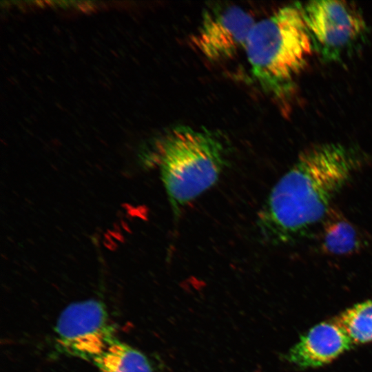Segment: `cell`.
<instances>
[{"instance_id": "1", "label": "cell", "mask_w": 372, "mask_h": 372, "mask_svg": "<svg viewBox=\"0 0 372 372\" xmlns=\"http://www.w3.org/2000/svg\"><path fill=\"white\" fill-rule=\"evenodd\" d=\"M363 155L339 143L314 145L299 154L260 208L256 227L269 245H286L322 222L335 196L363 165Z\"/></svg>"}, {"instance_id": "2", "label": "cell", "mask_w": 372, "mask_h": 372, "mask_svg": "<svg viewBox=\"0 0 372 372\" xmlns=\"http://www.w3.org/2000/svg\"><path fill=\"white\" fill-rule=\"evenodd\" d=\"M152 159L174 216L213 187L227 165L229 146L218 132L204 127L177 125L155 143Z\"/></svg>"}, {"instance_id": "3", "label": "cell", "mask_w": 372, "mask_h": 372, "mask_svg": "<svg viewBox=\"0 0 372 372\" xmlns=\"http://www.w3.org/2000/svg\"><path fill=\"white\" fill-rule=\"evenodd\" d=\"M245 51L254 79L265 91L289 90L313 51L298 3L284 6L256 21Z\"/></svg>"}, {"instance_id": "4", "label": "cell", "mask_w": 372, "mask_h": 372, "mask_svg": "<svg viewBox=\"0 0 372 372\" xmlns=\"http://www.w3.org/2000/svg\"><path fill=\"white\" fill-rule=\"evenodd\" d=\"M302 10L313 51L325 61L341 60L364 38V18L347 2L312 1L302 6Z\"/></svg>"}, {"instance_id": "5", "label": "cell", "mask_w": 372, "mask_h": 372, "mask_svg": "<svg viewBox=\"0 0 372 372\" xmlns=\"http://www.w3.org/2000/svg\"><path fill=\"white\" fill-rule=\"evenodd\" d=\"M54 336L62 352L92 362L116 339L104 304L94 299L68 305L57 319Z\"/></svg>"}, {"instance_id": "6", "label": "cell", "mask_w": 372, "mask_h": 372, "mask_svg": "<svg viewBox=\"0 0 372 372\" xmlns=\"http://www.w3.org/2000/svg\"><path fill=\"white\" fill-rule=\"evenodd\" d=\"M256 22L249 12L235 5L209 7L203 12L192 43L209 61L231 59L245 50Z\"/></svg>"}, {"instance_id": "7", "label": "cell", "mask_w": 372, "mask_h": 372, "mask_svg": "<svg viewBox=\"0 0 372 372\" xmlns=\"http://www.w3.org/2000/svg\"><path fill=\"white\" fill-rule=\"evenodd\" d=\"M355 344L337 320L320 322L302 335L285 358L300 368L326 365Z\"/></svg>"}, {"instance_id": "8", "label": "cell", "mask_w": 372, "mask_h": 372, "mask_svg": "<svg viewBox=\"0 0 372 372\" xmlns=\"http://www.w3.org/2000/svg\"><path fill=\"white\" fill-rule=\"evenodd\" d=\"M99 372H169L159 358L116 339L93 361Z\"/></svg>"}, {"instance_id": "9", "label": "cell", "mask_w": 372, "mask_h": 372, "mask_svg": "<svg viewBox=\"0 0 372 372\" xmlns=\"http://www.w3.org/2000/svg\"><path fill=\"white\" fill-rule=\"evenodd\" d=\"M322 223L320 245L326 254L347 256L362 248L358 229L336 209L331 207Z\"/></svg>"}, {"instance_id": "10", "label": "cell", "mask_w": 372, "mask_h": 372, "mask_svg": "<svg viewBox=\"0 0 372 372\" xmlns=\"http://www.w3.org/2000/svg\"><path fill=\"white\" fill-rule=\"evenodd\" d=\"M336 320L355 344L372 342V300L354 304Z\"/></svg>"}]
</instances>
